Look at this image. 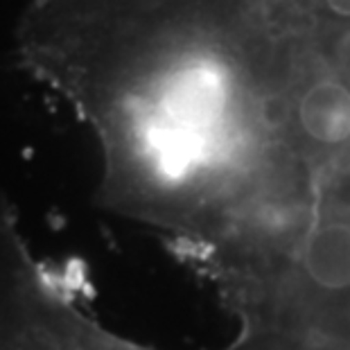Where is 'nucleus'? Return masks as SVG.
Listing matches in <instances>:
<instances>
[{
	"mask_svg": "<svg viewBox=\"0 0 350 350\" xmlns=\"http://www.w3.org/2000/svg\"><path fill=\"white\" fill-rule=\"evenodd\" d=\"M0 350H161L81 312L32 256L16 215L0 199ZM221 350H237L235 341Z\"/></svg>",
	"mask_w": 350,
	"mask_h": 350,
	"instance_id": "f257e3e1",
	"label": "nucleus"
},
{
	"mask_svg": "<svg viewBox=\"0 0 350 350\" xmlns=\"http://www.w3.org/2000/svg\"><path fill=\"white\" fill-rule=\"evenodd\" d=\"M303 133L321 145H344L350 140V88L339 79H317L296 104Z\"/></svg>",
	"mask_w": 350,
	"mask_h": 350,
	"instance_id": "f03ea898",
	"label": "nucleus"
},
{
	"mask_svg": "<svg viewBox=\"0 0 350 350\" xmlns=\"http://www.w3.org/2000/svg\"><path fill=\"white\" fill-rule=\"evenodd\" d=\"M292 116H294V104L289 102L285 93H278V91L265 93L256 104L258 122L269 133L285 129V126L292 122Z\"/></svg>",
	"mask_w": 350,
	"mask_h": 350,
	"instance_id": "7ed1b4c3",
	"label": "nucleus"
},
{
	"mask_svg": "<svg viewBox=\"0 0 350 350\" xmlns=\"http://www.w3.org/2000/svg\"><path fill=\"white\" fill-rule=\"evenodd\" d=\"M325 7L334 14V16L350 18V0H325Z\"/></svg>",
	"mask_w": 350,
	"mask_h": 350,
	"instance_id": "20e7f679",
	"label": "nucleus"
}]
</instances>
